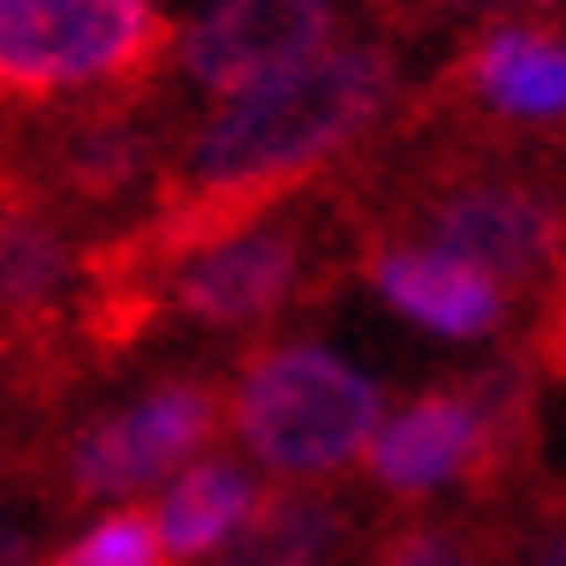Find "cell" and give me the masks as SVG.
Instances as JSON below:
<instances>
[{
	"instance_id": "1",
	"label": "cell",
	"mask_w": 566,
	"mask_h": 566,
	"mask_svg": "<svg viewBox=\"0 0 566 566\" xmlns=\"http://www.w3.org/2000/svg\"><path fill=\"white\" fill-rule=\"evenodd\" d=\"M386 98V61L378 53H317L272 84L227 98L189 144L197 189H234V197H272L317 167L333 144H348L370 106Z\"/></svg>"
},
{
	"instance_id": "2",
	"label": "cell",
	"mask_w": 566,
	"mask_h": 566,
	"mask_svg": "<svg viewBox=\"0 0 566 566\" xmlns=\"http://www.w3.org/2000/svg\"><path fill=\"white\" fill-rule=\"evenodd\" d=\"M234 431L280 476H333L378 438V386L325 348H264L242 363Z\"/></svg>"
},
{
	"instance_id": "3",
	"label": "cell",
	"mask_w": 566,
	"mask_h": 566,
	"mask_svg": "<svg viewBox=\"0 0 566 566\" xmlns=\"http://www.w3.org/2000/svg\"><path fill=\"white\" fill-rule=\"evenodd\" d=\"M159 45L167 23L151 0H0V91L15 98L129 84Z\"/></svg>"
},
{
	"instance_id": "4",
	"label": "cell",
	"mask_w": 566,
	"mask_h": 566,
	"mask_svg": "<svg viewBox=\"0 0 566 566\" xmlns=\"http://www.w3.org/2000/svg\"><path fill=\"white\" fill-rule=\"evenodd\" d=\"M528 438V400L514 378H483V386L423 392L408 400L392 423L370 438V469L392 491H438V483H483L514 446Z\"/></svg>"
},
{
	"instance_id": "5",
	"label": "cell",
	"mask_w": 566,
	"mask_h": 566,
	"mask_svg": "<svg viewBox=\"0 0 566 566\" xmlns=\"http://www.w3.org/2000/svg\"><path fill=\"white\" fill-rule=\"evenodd\" d=\"M219 431L212 386H159L136 408L98 416L76 446H69V491L84 499H129L144 483L189 469V453H205V438Z\"/></svg>"
},
{
	"instance_id": "6",
	"label": "cell",
	"mask_w": 566,
	"mask_h": 566,
	"mask_svg": "<svg viewBox=\"0 0 566 566\" xmlns=\"http://www.w3.org/2000/svg\"><path fill=\"white\" fill-rule=\"evenodd\" d=\"M325 39H333V0H219L212 15L189 23L181 69L205 91L242 98L317 53H333Z\"/></svg>"
},
{
	"instance_id": "7",
	"label": "cell",
	"mask_w": 566,
	"mask_h": 566,
	"mask_svg": "<svg viewBox=\"0 0 566 566\" xmlns=\"http://www.w3.org/2000/svg\"><path fill=\"white\" fill-rule=\"evenodd\" d=\"M431 250L453 258V264H469V272H483V280L506 295V287H522V280H536V272L552 264L559 219L544 212L528 189H506V181H491V189H453L431 212Z\"/></svg>"
},
{
	"instance_id": "8",
	"label": "cell",
	"mask_w": 566,
	"mask_h": 566,
	"mask_svg": "<svg viewBox=\"0 0 566 566\" xmlns=\"http://www.w3.org/2000/svg\"><path fill=\"white\" fill-rule=\"evenodd\" d=\"M303 280V234L272 227V234H227L205 258L175 264V310L205 325H258L295 295Z\"/></svg>"
},
{
	"instance_id": "9",
	"label": "cell",
	"mask_w": 566,
	"mask_h": 566,
	"mask_svg": "<svg viewBox=\"0 0 566 566\" xmlns=\"http://www.w3.org/2000/svg\"><path fill=\"white\" fill-rule=\"evenodd\" d=\"M370 280L400 317H416L423 333H446V340H476L506 317V295L483 272L438 258V250H386L370 264Z\"/></svg>"
},
{
	"instance_id": "10",
	"label": "cell",
	"mask_w": 566,
	"mask_h": 566,
	"mask_svg": "<svg viewBox=\"0 0 566 566\" xmlns=\"http://www.w3.org/2000/svg\"><path fill=\"white\" fill-rule=\"evenodd\" d=\"M348 536V514L317 491H264L242 514V528L227 536L219 566H333Z\"/></svg>"
},
{
	"instance_id": "11",
	"label": "cell",
	"mask_w": 566,
	"mask_h": 566,
	"mask_svg": "<svg viewBox=\"0 0 566 566\" xmlns=\"http://www.w3.org/2000/svg\"><path fill=\"white\" fill-rule=\"evenodd\" d=\"M69 227L31 205V197H0V317H39L69 295Z\"/></svg>"
},
{
	"instance_id": "12",
	"label": "cell",
	"mask_w": 566,
	"mask_h": 566,
	"mask_svg": "<svg viewBox=\"0 0 566 566\" xmlns=\"http://www.w3.org/2000/svg\"><path fill=\"white\" fill-rule=\"evenodd\" d=\"M250 506H258L250 476L227 469V461H205V469H181L151 522L167 536V559H212V552H227V536L242 528Z\"/></svg>"
},
{
	"instance_id": "13",
	"label": "cell",
	"mask_w": 566,
	"mask_h": 566,
	"mask_svg": "<svg viewBox=\"0 0 566 566\" xmlns=\"http://www.w3.org/2000/svg\"><path fill=\"white\" fill-rule=\"evenodd\" d=\"M469 84L506 114H566V45L536 31H499L469 53Z\"/></svg>"
},
{
	"instance_id": "14",
	"label": "cell",
	"mask_w": 566,
	"mask_h": 566,
	"mask_svg": "<svg viewBox=\"0 0 566 566\" xmlns=\"http://www.w3.org/2000/svg\"><path fill=\"white\" fill-rule=\"evenodd\" d=\"M45 566H175V559H167V536L151 514H106L76 544H61Z\"/></svg>"
},
{
	"instance_id": "15",
	"label": "cell",
	"mask_w": 566,
	"mask_h": 566,
	"mask_svg": "<svg viewBox=\"0 0 566 566\" xmlns=\"http://www.w3.org/2000/svg\"><path fill=\"white\" fill-rule=\"evenodd\" d=\"M136 167H144V151L122 129H84V136H69V151H61V175L76 181L84 197H114L122 181H136Z\"/></svg>"
},
{
	"instance_id": "16",
	"label": "cell",
	"mask_w": 566,
	"mask_h": 566,
	"mask_svg": "<svg viewBox=\"0 0 566 566\" xmlns=\"http://www.w3.org/2000/svg\"><path fill=\"white\" fill-rule=\"evenodd\" d=\"M378 566H476V544L446 522H416L378 552Z\"/></svg>"
},
{
	"instance_id": "17",
	"label": "cell",
	"mask_w": 566,
	"mask_h": 566,
	"mask_svg": "<svg viewBox=\"0 0 566 566\" xmlns=\"http://www.w3.org/2000/svg\"><path fill=\"white\" fill-rule=\"evenodd\" d=\"M0 566H39V544H31V522L0 499Z\"/></svg>"
},
{
	"instance_id": "18",
	"label": "cell",
	"mask_w": 566,
	"mask_h": 566,
	"mask_svg": "<svg viewBox=\"0 0 566 566\" xmlns=\"http://www.w3.org/2000/svg\"><path fill=\"white\" fill-rule=\"evenodd\" d=\"M536 348H544V363L566 378V280H559V295H552V310H544V340H536Z\"/></svg>"
},
{
	"instance_id": "19",
	"label": "cell",
	"mask_w": 566,
	"mask_h": 566,
	"mask_svg": "<svg viewBox=\"0 0 566 566\" xmlns=\"http://www.w3.org/2000/svg\"><path fill=\"white\" fill-rule=\"evenodd\" d=\"M528 566H566V522L552 528V536H544L536 552H528Z\"/></svg>"
},
{
	"instance_id": "20",
	"label": "cell",
	"mask_w": 566,
	"mask_h": 566,
	"mask_svg": "<svg viewBox=\"0 0 566 566\" xmlns=\"http://www.w3.org/2000/svg\"><path fill=\"white\" fill-rule=\"evenodd\" d=\"M476 8H506V0H476Z\"/></svg>"
}]
</instances>
